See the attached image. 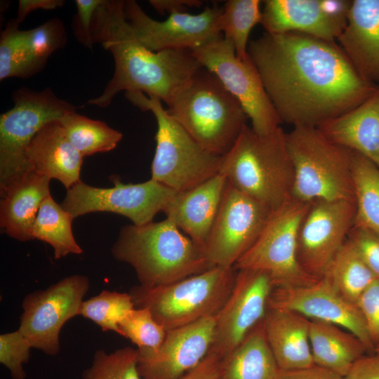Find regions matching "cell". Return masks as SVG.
<instances>
[{"mask_svg":"<svg viewBox=\"0 0 379 379\" xmlns=\"http://www.w3.org/2000/svg\"><path fill=\"white\" fill-rule=\"evenodd\" d=\"M257 68L281 123L317 127L356 107L375 91L335 41L299 32L249 42Z\"/></svg>","mask_w":379,"mask_h":379,"instance_id":"6da1fadb","label":"cell"},{"mask_svg":"<svg viewBox=\"0 0 379 379\" xmlns=\"http://www.w3.org/2000/svg\"><path fill=\"white\" fill-rule=\"evenodd\" d=\"M94 43L111 52L114 72L102 93L88 103L110 105L120 91H139L155 96L167 106L202 66L190 50L154 52L135 36L124 11V1L103 0L93 20Z\"/></svg>","mask_w":379,"mask_h":379,"instance_id":"7a4b0ae2","label":"cell"},{"mask_svg":"<svg viewBox=\"0 0 379 379\" xmlns=\"http://www.w3.org/2000/svg\"><path fill=\"white\" fill-rule=\"evenodd\" d=\"M111 252L115 259L133 268L140 286L146 288L167 285L214 267L201 247L167 218L123 227Z\"/></svg>","mask_w":379,"mask_h":379,"instance_id":"3957f363","label":"cell"},{"mask_svg":"<svg viewBox=\"0 0 379 379\" xmlns=\"http://www.w3.org/2000/svg\"><path fill=\"white\" fill-rule=\"evenodd\" d=\"M220 173L229 183L273 211L291 199L294 168L280 126L259 134L246 125L222 156Z\"/></svg>","mask_w":379,"mask_h":379,"instance_id":"277c9868","label":"cell"},{"mask_svg":"<svg viewBox=\"0 0 379 379\" xmlns=\"http://www.w3.org/2000/svg\"><path fill=\"white\" fill-rule=\"evenodd\" d=\"M203 147L220 156L233 147L248 117L237 99L201 67L166 109Z\"/></svg>","mask_w":379,"mask_h":379,"instance_id":"5b68a950","label":"cell"},{"mask_svg":"<svg viewBox=\"0 0 379 379\" xmlns=\"http://www.w3.org/2000/svg\"><path fill=\"white\" fill-rule=\"evenodd\" d=\"M286 139L294 168L293 198L305 202L355 200L352 150L314 126H293Z\"/></svg>","mask_w":379,"mask_h":379,"instance_id":"8992f818","label":"cell"},{"mask_svg":"<svg viewBox=\"0 0 379 379\" xmlns=\"http://www.w3.org/2000/svg\"><path fill=\"white\" fill-rule=\"evenodd\" d=\"M126 98L156 118V150L151 179L183 192L192 189L220 173L222 156L200 145L165 109L155 96L139 91L126 92Z\"/></svg>","mask_w":379,"mask_h":379,"instance_id":"52a82bcc","label":"cell"},{"mask_svg":"<svg viewBox=\"0 0 379 379\" xmlns=\"http://www.w3.org/2000/svg\"><path fill=\"white\" fill-rule=\"evenodd\" d=\"M237 270L214 266L203 272L155 288L133 287L135 307L147 308L166 331L215 317L229 298Z\"/></svg>","mask_w":379,"mask_h":379,"instance_id":"ba28073f","label":"cell"},{"mask_svg":"<svg viewBox=\"0 0 379 379\" xmlns=\"http://www.w3.org/2000/svg\"><path fill=\"white\" fill-rule=\"evenodd\" d=\"M13 107L0 116V194L13 182L32 171L27 149L47 124L76 111L51 88L35 91L21 88L13 93Z\"/></svg>","mask_w":379,"mask_h":379,"instance_id":"9c48e42d","label":"cell"},{"mask_svg":"<svg viewBox=\"0 0 379 379\" xmlns=\"http://www.w3.org/2000/svg\"><path fill=\"white\" fill-rule=\"evenodd\" d=\"M311 202L291 198L272 211L257 240L234 265L267 273L274 287L298 286L316 279L300 267L297 258L298 234Z\"/></svg>","mask_w":379,"mask_h":379,"instance_id":"30bf717a","label":"cell"},{"mask_svg":"<svg viewBox=\"0 0 379 379\" xmlns=\"http://www.w3.org/2000/svg\"><path fill=\"white\" fill-rule=\"evenodd\" d=\"M191 51L199 64L213 72L237 99L256 133L268 134L280 127L281 121L249 56L246 60L239 58L232 44L223 36Z\"/></svg>","mask_w":379,"mask_h":379,"instance_id":"8fae6325","label":"cell"},{"mask_svg":"<svg viewBox=\"0 0 379 379\" xmlns=\"http://www.w3.org/2000/svg\"><path fill=\"white\" fill-rule=\"evenodd\" d=\"M114 186L95 187L79 181L69 190L61 206L74 218L94 212H110L128 218L135 225L153 221L178 192L153 179L125 184L113 178Z\"/></svg>","mask_w":379,"mask_h":379,"instance_id":"7c38bea8","label":"cell"},{"mask_svg":"<svg viewBox=\"0 0 379 379\" xmlns=\"http://www.w3.org/2000/svg\"><path fill=\"white\" fill-rule=\"evenodd\" d=\"M89 285L86 276L73 274L25 297L18 330L32 348L50 356L60 352L61 328L79 315Z\"/></svg>","mask_w":379,"mask_h":379,"instance_id":"4fadbf2b","label":"cell"},{"mask_svg":"<svg viewBox=\"0 0 379 379\" xmlns=\"http://www.w3.org/2000/svg\"><path fill=\"white\" fill-rule=\"evenodd\" d=\"M272 210L227 180L220 205L202 248L214 266L234 267L262 231Z\"/></svg>","mask_w":379,"mask_h":379,"instance_id":"5bb4252c","label":"cell"},{"mask_svg":"<svg viewBox=\"0 0 379 379\" xmlns=\"http://www.w3.org/2000/svg\"><path fill=\"white\" fill-rule=\"evenodd\" d=\"M355 200L311 202L298 234L297 258L302 269L320 279L347 241L354 224Z\"/></svg>","mask_w":379,"mask_h":379,"instance_id":"9a60e30c","label":"cell"},{"mask_svg":"<svg viewBox=\"0 0 379 379\" xmlns=\"http://www.w3.org/2000/svg\"><path fill=\"white\" fill-rule=\"evenodd\" d=\"M126 18L136 39L147 48L193 50L220 37L222 8L208 6L199 14H170L164 21L149 17L134 0L124 1Z\"/></svg>","mask_w":379,"mask_h":379,"instance_id":"2e32d148","label":"cell"},{"mask_svg":"<svg viewBox=\"0 0 379 379\" xmlns=\"http://www.w3.org/2000/svg\"><path fill=\"white\" fill-rule=\"evenodd\" d=\"M237 270L231 293L215 316L213 340L209 350L225 358L264 319L274 288L271 277L263 271Z\"/></svg>","mask_w":379,"mask_h":379,"instance_id":"e0dca14e","label":"cell"},{"mask_svg":"<svg viewBox=\"0 0 379 379\" xmlns=\"http://www.w3.org/2000/svg\"><path fill=\"white\" fill-rule=\"evenodd\" d=\"M268 307L291 310L310 320L338 326L361 340L368 352L375 351L357 305L344 298L325 277L303 286L274 287Z\"/></svg>","mask_w":379,"mask_h":379,"instance_id":"ac0fdd59","label":"cell"},{"mask_svg":"<svg viewBox=\"0 0 379 379\" xmlns=\"http://www.w3.org/2000/svg\"><path fill=\"white\" fill-rule=\"evenodd\" d=\"M351 1H263L260 24L267 33L299 32L335 41L343 31Z\"/></svg>","mask_w":379,"mask_h":379,"instance_id":"d6986e66","label":"cell"},{"mask_svg":"<svg viewBox=\"0 0 379 379\" xmlns=\"http://www.w3.org/2000/svg\"><path fill=\"white\" fill-rule=\"evenodd\" d=\"M215 317L166 331L155 350H138L142 379H178L207 354L214 336Z\"/></svg>","mask_w":379,"mask_h":379,"instance_id":"ffe728a7","label":"cell"},{"mask_svg":"<svg viewBox=\"0 0 379 379\" xmlns=\"http://www.w3.org/2000/svg\"><path fill=\"white\" fill-rule=\"evenodd\" d=\"M337 41L361 77L379 86V0H351Z\"/></svg>","mask_w":379,"mask_h":379,"instance_id":"44dd1931","label":"cell"},{"mask_svg":"<svg viewBox=\"0 0 379 379\" xmlns=\"http://www.w3.org/2000/svg\"><path fill=\"white\" fill-rule=\"evenodd\" d=\"M227 179L219 173L198 186L177 192L163 211L201 248L217 215Z\"/></svg>","mask_w":379,"mask_h":379,"instance_id":"7402d4cb","label":"cell"},{"mask_svg":"<svg viewBox=\"0 0 379 379\" xmlns=\"http://www.w3.org/2000/svg\"><path fill=\"white\" fill-rule=\"evenodd\" d=\"M263 325L279 369L293 371L314 366L310 319L291 310L267 307Z\"/></svg>","mask_w":379,"mask_h":379,"instance_id":"603a6c76","label":"cell"},{"mask_svg":"<svg viewBox=\"0 0 379 379\" xmlns=\"http://www.w3.org/2000/svg\"><path fill=\"white\" fill-rule=\"evenodd\" d=\"M26 155L32 171L58 180L67 190L81 181L84 157L68 140L59 121L46 124L36 134Z\"/></svg>","mask_w":379,"mask_h":379,"instance_id":"cb8c5ba5","label":"cell"},{"mask_svg":"<svg viewBox=\"0 0 379 379\" xmlns=\"http://www.w3.org/2000/svg\"><path fill=\"white\" fill-rule=\"evenodd\" d=\"M317 128L333 142L364 155L379 168V86L362 103Z\"/></svg>","mask_w":379,"mask_h":379,"instance_id":"d4e9b609","label":"cell"},{"mask_svg":"<svg viewBox=\"0 0 379 379\" xmlns=\"http://www.w3.org/2000/svg\"><path fill=\"white\" fill-rule=\"evenodd\" d=\"M51 179L29 171L0 194V226L20 241L33 240L32 225L41 204L49 195Z\"/></svg>","mask_w":379,"mask_h":379,"instance_id":"484cf974","label":"cell"},{"mask_svg":"<svg viewBox=\"0 0 379 379\" xmlns=\"http://www.w3.org/2000/svg\"><path fill=\"white\" fill-rule=\"evenodd\" d=\"M310 342L314 365L344 377L353 364L368 352L347 330L319 320H310Z\"/></svg>","mask_w":379,"mask_h":379,"instance_id":"4316f807","label":"cell"},{"mask_svg":"<svg viewBox=\"0 0 379 379\" xmlns=\"http://www.w3.org/2000/svg\"><path fill=\"white\" fill-rule=\"evenodd\" d=\"M279 370L262 319L225 359L221 379H277Z\"/></svg>","mask_w":379,"mask_h":379,"instance_id":"83f0119b","label":"cell"},{"mask_svg":"<svg viewBox=\"0 0 379 379\" xmlns=\"http://www.w3.org/2000/svg\"><path fill=\"white\" fill-rule=\"evenodd\" d=\"M72 215L57 204L51 195L42 202L32 227L33 239L44 241L53 249L55 259L69 254H81L72 228Z\"/></svg>","mask_w":379,"mask_h":379,"instance_id":"f1b7e54d","label":"cell"},{"mask_svg":"<svg viewBox=\"0 0 379 379\" xmlns=\"http://www.w3.org/2000/svg\"><path fill=\"white\" fill-rule=\"evenodd\" d=\"M323 277L344 298L354 304L376 279L348 238L333 258Z\"/></svg>","mask_w":379,"mask_h":379,"instance_id":"f546056e","label":"cell"},{"mask_svg":"<svg viewBox=\"0 0 379 379\" xmlns=\"http://www.w3.org/2000/svg\"><path fill=\"white\" fill-rule=\"evenodd\" d=\"M352 171L356 202L354 226L379 234V168L364 155L352 151Z\"/></svg>","mask_w":379,"mask_h":379,"instance_id":"4dcf8cb0","label":"cell"},{"mask_svg":"<svg viewBox=\"0 0 379 379\" xmlns=\"http://www.w3.org/2000/svg\"><path fill=\"white\" fill-rule=\"evenodd\" d=\"M59 122L68 140L83 157L109 152L123 138L120 131L105 122L91 119L76 111L68 112Z\"/></svg>","mask_w":379,"mask_h":379,"instance_id":"1f68e13d","label":"cell"},{"mask_svg":"<svg viewBox=\"0 0 379 379\" xmlns=\"http://www.w3.org/2000/svg\"><path fill=\"white\" fill-rule=\"evenodd\" d=\"M260 0H229L222 8L219 28L223 37L234 48L237 57L248 58V38L252 29L261 22Z\"/></svg>","mask_w":379,"mask_h":379,"instance_id":"d6a6232c","label":"cell"},{"mask_svg":"<svg viewBox=\"0 0 379 379\" xmlns=\"http://www.w3.org/2000/svg\"><path fill=\"white\" fill-rule=\"evenodd\" d=\"M11 20L1 32L0 39V80L10 77L27 78L36 74L37 66L28 49L25 31Z\"/></svg>","mask_w":379,"mask_h":379,"instance_id":"836d02e7","label":"cell"},{"mask_svg":"<svg viewBox=\"0 0 379 379\" xmlns=\"http://www.w3.org/2000/svg\"><path fill=\"white\" fill-rule=\"evenodd\" d=\"M135 307L130 293L103 290L83 301L79 315L93 321L102 331H111L119 334V323Z\"/></svg>","mask_w":379,"mask_h":379,"instance_id":"e575fe53","label":"cell"},{"mask_svg":"<svg viewBox=\"0 0 379 379\" xmlns=\"http://www.w3.org/2000/svg\"><path fill=\"white\" fill-rule=\"evenodd\" d=\"M139 352L131 347L107 353L98 350L91 366L84 371L83 379H142L138 368Z\"/></svg>","mask_w":379,"mask_h":379,"instance_id":"d590c367","label":"cell"},{"mask_svg":"<svg viewBox=\"0 0 379 379\" xmlns=\"http://www.w3.org/2000/svg\"><path fill=\"white\" fill-rule=\"evenodd\" d=\"M120 335L129 339L139 350H155L166 331L145 307H135L119 324Z\"/></svg>","mask_w":379,"mask_h":379,"instance_id":"8d00e7d4","label":"cell"},{"mask_svg":"<svg viewBox=\"0 0 379 379\" xmlns=\"http://www.w3.org/2000/svg\"><path fill=\"white\" fill-rule=\"evenodd\" d=\"M25 31L29 53L41 70L50 55L63 48L67 41L65 25L60 19L56 18Z\"/></svg>","mask_w":379,"mask_h":379,"instance_id":"74e56055","label":"cell"},{"mask_svg":"<svg viewBox=\"0 0 379 379\" xmlns=\"http://www.w3.org/2000/svg\"><path fill=\"white\" fill-rule=\"evenodd\" d=\"M32 348L18 329L0 335V362L9 370L13 379H25L22 365L28 362Z\"/></svg>","mask_w":379,"mask_h":379,"instance_id":"f35d334b","label":"cell"},{"mask_svg":"<svg viewBox=\"0 0 379 379\" xmlns=\"http://www.w3.org/2000/svg\"><path fill=\"white\" fill-rule=\"evenodd\" d=\"M375 348L379 345V279L376 278L356 302Z\"/></svg>","mask_w":379,"mask_h":379,"instance_id":"ab89813d","label":"cell"},{"mask_svg":"<svg viewBox=\"0 0 379 379\" xmlns=\"http://www.w3.org/2000/svg\"><path fill=\"white\" fill-rule=\"evenodd\" d=\"M348 239L376 278L379 279V234L365 227L353 226Z\"/></svg>","mask_w":379,"mask_h":379,"instance_id":"60d3db41","label":"cell"},{"mask_svg":"<svg viewBox=\"0 0 379 379\" xmlns=\"http://www.w3.org/2000/svg\"><path fill=\"white\" fill-rule=\"evenodd\" d=\"M103 0H76L77 13L73 22V32L77 41L85 48L93 49L92 25L97 8Z\"/></svg>","mask_w":379,"mask_h":379,"instance_id":"b9f144b4","label":"cell"},{"mask_svg":"<svg viewBox=\"0 0 379 379\" xmlns=\"http://www.w3.org/2000/svg\"><path fill=\"white\" fill-rule=\"evenodd\" d=\"M225 359L209 350L196 366L178 379H221Z\"/></svg>","mask_w":379,"mask_h":379,"instance_id":"7bdbcfd3","label":"cell"},{"mask_svg":"<svg viewBox=\"0 0 379 379\" xmlns=\"http://www.w3.org/2000/svg\"><path fill=\"white\" fill-rule=\"evenodd\" d=\"M343 379H379V353L373 352L360 357Z\"/></svg>","mask_w":379,"mask_h":379,"instance_id":"ee69618b","label":"cell"},{"mask_svg":"<svg viewBox=\"0 0 379 379\" xmlns=\"http://www.w3.org/2000/svg\"><path fill=\"white\" fill-rule=\"evenodd\" d=\"M277 379H343V377L318 366L293 370H279Z\"/></svg>","mask_w":379,"mask_h":379,"instance_id":"f6af8a7d","label":"cell"},{"mask_svg":"<svg viewBox=\"0 0 379 379\" xmlns=\"http://www.w3.org/2000/svg\"><path fill=\"white\" fill-rule=\"evenodd\" d=\"M65 4L63 0H20L17 15L14 18L16 23L20 25L26 16L32 11L37 9L53 10L62 7Z\"/></svg>","mask_w":379,"mask_h":379,"instance_id":"bcb514c9","label":"cell"},{"mask_svg":"<svg viewBox=\"0 0 379 379\" xmlns=\"http://www.w3.org/2000/svg\"><path fill=\"white\" fill-rule=\"evenodd\" d=\"M149 4L160 13L169 15L185 13L188 8L199 7L202 1L199 0H150Z\"/></svg>","mask_w":379,"mask_h":379,"instance_id":"7dc6e473","label":"cell"},{"mask_svg":"<svg viewBox=\"0 0 379 379\" xmlns=\"http://www.w3.org/2000/svg\"><path fill=\"white\" fill-rule=\"evenodd\" d=\"M374 352L379 353V345L375 348Z\"/></svg>","mask_w":379,"mask_h":379,"instance_id":"c3c4849f","label":"cell"}]
</instances>
